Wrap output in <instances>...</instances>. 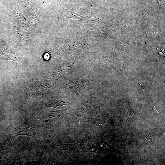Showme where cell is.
<instances>
[{
  "label": "cell",
  "instance_id": "6da1fadb",
  "mask_svg": "<svg viewBox=\"0 0 165 165\" xmlns=\"http://www.w3.org/2000/svg\"><path fill=\"white\" fill-rule=\"evenodd\" d=\"M44 79L35 83L28 84L31 95L38 96L44 94L50 90L53 86V83Z\"/></svg>",
  "mask_w": 165,
  "mask_h": 165
},
{
  "label": "cell",
  "instance_id": "7a4b0ae2",
  "mask_svg": "<svg viewBox=\"0 0 165 165\" xmlns=\"http://www.w3.org/2000/svg\"><path fill=\"white\" fill-rule=\"evenodd\" d=\"M62 111V110L55 111H50L48 121L53 122L56 120L61 119L63 118V115H64V113Z\"/></svg>",
  "mask_w": 165,
  "mask_h": 165
},
{
  "label": "cell",
  "instance_id": "3957f363",
  "mask_svg": "<svg viewBox=\"0 0 165 165\" xmlns=\"http://www.w3.org/2000/svg\"><path fill=\"white\" fill-rule=\"evenodd\" d=\"M35 130L33 128L32 129L29 127H20L16 129V133L18 135L20 134H25L28 135H31L35 134Z\"/></svg>",
  "mask_w": 165,
  "mask_h": 165
},
{
  "label": "cell",
  "instance_id": "277c9868",
  "mask_svg": "<svg viewBox=\"0 0 165 165\" xmlns=\"http://www.w3.org/2000/svg\"><path fill=\"white\" fill-rule=\"evenodd\" d=\"M146 138V141L149 143L151 142L153 139V136L149 133L147 134Z\"/></svg>",
  "mask_w": 165,
  "mask_h": 165
},
{
  "label": "cell",
  "instance_id": "5b68a950",
  "mask_svg": "<svg viewBox=\"0 0 165 165\" xmlns=\"http://www.w3.org/2000/svg\"><path fill=\"white\" fill-rule=\"evenodd\" d=\"M2 22H3L1 20V19L0 18V25L2 24Z\"/></svg>",
  "mask_w": 165,
  "mask_h": 165
},
{
  "label": "cell",
  "instance_id": "8992f818",
  "mask_svg": "<svg viewBox=\"0 0 165 165\" xmlns=\"http://www.w3.org/2000/svg\"><path fill=\"white\" fill-rule=\"evenodd\" d=\"M1 107V106H0V108Z\"/></svg>",
  "mask_w": 165,
  "mask_h": 165
}]
</instances>
